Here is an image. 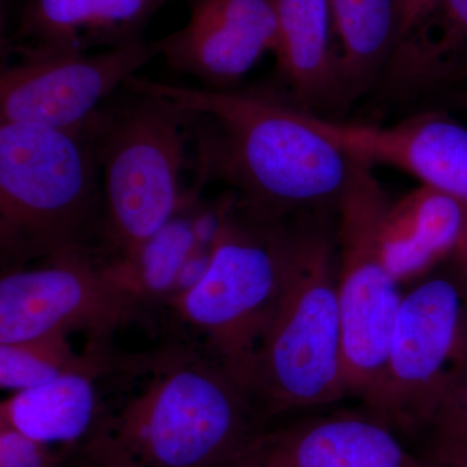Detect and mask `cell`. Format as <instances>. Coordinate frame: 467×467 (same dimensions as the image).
<instances>
[{
  "label": "cell",
  "instance_id": "6da1fadb",
  "mask_svg": "<svg viewBox=\"0 0 467 467\" xmlns=\"http://www.w3.org/2000/svg\"><path fill=\"white\" fill-rule=\"evenodd\" d=\"M125 86L186 110L198 155L193 187L220 181L236 207L263 220L337 212L361 164L310 124L285 88H192L138 75Z\"/></svg>",
  "mask_w": 467,
  "mask_h": 467
},
{
  "label": "cell",
  "instance_id": "7a4b0ae2",
  "mask_svg": "<svg viewBox=\"0 0 467 467\" xmlns=\"http://www.w3.org/2000/svg\"><path fill=\"white\" fill-rule=\"evenodd\" d=\"M143 378L109 404L75 467H243L270 429L247 382L199 346L149 356Z\"/></svg>",
  "mask_w": 467,
  "mask_h": 467
},
{
  "label": "cell",
  "instance_id": "3957f363",
  "mask_svg": "<svg viewBox=\"0 0 467 467\" xmlns=\"http://www.w3.org/2000/svg\"><path fill=\"white\" fill-rule=\"evenodd\" d=\"M247 382L269 422L348 398L337 296V212L291 218L284 288Z\"/></svg>",
  "mask_w": 467,
  "mask_h": 467
},
{
  "label": "cell",
  "instance_id": "277c9868",
  "mask_svg": "<svg viewBox=\"0 0 467 467\" xmlns=\"http://www.w3.org/2000/svg\"><path fill=\"white\" fill-rule=\"evenodd\" d=\"M103 190L88 121L75 129L0 122V259L23 266L101 245Z\"/></svg>",
  "mask_w": 467,
  "mask_h": 467
},
{
  "label": "cell",
  "instance_id": "5b68a950",
  "mask_svg": "<svg viewBox=\"0 0 467 467\" xmlns=\"http://www.w3.org/2000/svg\"><path fill=\"white\" fill-rule=\"evenodd\" d=\"M117 92L88 125L103 190L100 244L110 256L124 259L198 202L201 192L181 187L192 140L189 113L150 92L125 85Z\"/></svg>",
  "mask_w": 467,
  "mask_h": 467
},
{
  "label": "cell",
  "instance_id": "8992f818",
  "mask_svg": "<svg viewBox=\"0 0 467 467\" xmlns=\"http://www.w3.org/2000/svg\"><path fill=\"white\" fill-rule=\"evenodd\" d=\"M291 218L263 220L235 202L204 275L168 303L175 318L202 337L199 347L245 382L284 288Z\"/></svg>",
  "mask_w": 467,
  "mask_h": 467
},
{
  "label": "cell",
  "instance_id": "52a82bcc",
  "mask_svg": "<svg viewBox=\"0 0 467 467\" xmlns=\"http://www.w3.org/2000/svg\"><path fill=\"white\" fill-rule=\"evenodd\" d=\"M466 349L467 273L454 256L404 288L382 373L362 404L399 435L414 436Z\"/></svg>",
  "mask_w": 467,
  "mask_h": 467
},
{
  "label": "cell",
  "instance_id": "ba28073f",
  "mask_svg": "<svg viewBox=\"0 0 467 467\" xmlns=\"http://www.w3.org/2000/svg\"><path fill=\"white\" fill-rule=\"evenodd\" d=\"M146 310L117 282L101 245L73 248L2 269L0 344L79 333L91 348H110L119 328Z\"/></svg>",
  "mask_w": 467,
  "mask_h": 467
},
{
  "label": "cell",
  "instance_id": "9c48e42d",
  "mask_svg": "<svg viewBox=\"0 0 467 467\" xmlns=\"http://www.w3.org/2000/svg\"><path fill=\"white\" fill-rule=\"evenodd\" d=\"M373 168L361 162L337 211V296L349 396L374 389L404 288L384 264L379 223L389 202Z\"/></svg>",
  "mask_w": 467,
  "mask_h": 467
},
{
  "label": "cell",
  "instance_id": "30bf717a",
  "mask_svg": "<svg viewBox=\"0 0 467 467\" xmlns=\"http://www.w3.org/2000/svg\"><path fill=\"white\" fill-rule=\"evenodd\" d=\"M15 57L0 73V122L75 129L159 54L140 39L99 52Z\"/></svg>",
  "mask_w": 467,
  "mask_h": 467
},
{
  "label": "cell",
  "instance_id": "8fae6325",
  "mask_svg": "<svg viewBox=\"0 0 467 467\" xmlns=\"http://www.w3.org/2000/svg\"><path fill=\"white\" fill-rule=\"evenodd\" d=\"M186 26L155 41L171 69L204 88L238 86L266 52L275 54L273 0H189Z\"/></svg>",
  "mask_w": 467,
  "mask_h": 467
},
{
  "label": "cell",
  "instance_id": "7c38bea8",
  "mask_svg": "<svg viewBox=\"0 0 467 467\" xmlns=\"http://www.w3.org/2000/svg\"><path fill=\"white\" fill-rule=\"evenodd\" d=\"M306 116L356 161L398 169L467 202V126L448 113L429 110L392 126L335 121L310 109Z\"/></svg>",
  "mask_w": 467,
  "mask_h": 467
},
{
  "label": "cell",
  "instance_id": "4fadbf2b",
  "mask_svg": "<svg viewBox=\"0 0 467 467\" xmlns=\"http://www.w3.org/2000/svg\"><path fill=\"white\" fill-rule=\"evenodd\" d=\"M243 467H427L401 435L364 411L337 410L269 429Z\"/></svg>",
  "mask_w": 467,
  "mask_h": 467
},
{
  "label": "cell",
  "instance_id": "5bb4252c",
  "mask_svg": "<svg viewBox=\"0 0 467 467\" xmlns=\"http://www.w3.org/2000/svg\"><path fill=\"white\" fill-rule=\"evenodd\" d=\"M169 0H26L8 54L107 50L140 41Z\"/></svg>",
  "mask_w": 467,
  "mask_h": 467
},
{
  "label": "cell",
  "instance_id": "9a60e30c",
  "mask_svg": "<svg viewBox=\"0 0 467 467\" xmlns=\"http://www.w3.org/2000/svg\"><path fill=\"white\" fill-rule=\"evenodd\" d=\"M466 236L467 202L423 184L389 199L380 217L384 264L402 288L457 256Z\"/></svg>",
  "mask_w": 467,
  "mask_h": 467
},
{
  "label": "cell",
  "instance_id": "2e32d148",
  "mask_svg": "<svg viewBox=\"0 0 467 467\" xmlns=\"http://www.w3.org/2000/svg\"><path fill=\"white\" fill-rule=\"evenodd\" d=\"M113 374L119 373L75 371L14 392L0 404V425L73 456L91 438L106 413L109 404L100 398L99 384Z\"/></svg>",
  "mask_w": 467,
  "mask_h": 467
},
{
  "label": "cell",
  "instance_id": "e0dca14e",
  "mask_svg": "<svg viewBox=\"0 0 467 467\" xmlns=\"http://www.w3.org/2000/svg\"><path fill=\"white\" fill-rule=\"evenodd\" d=\"M276 70L285 91L304 109L337 106V61L328 0H273Z\"/></svg>",
  "mask_w": 467,
  "mask_h": 467
},
{
  "label": "cell",
  "instance_id": "ac0fdd59",
  "mask_svg": "<svg viewBox=\"0 0 467 467\" xmlns=\"http://www.w3.org/2000/svg\"><path fill=\"white\" fill-rule=\"evenodd\" d=\"M337 61V106L382 78L399 39L398 0H328Z\"/></svg>",
  "mask_w": 467,
  "mask_h": 467
},
{
  "label": "cell",
  "instance_id": "d6986e66",
  "mask_svg": "<svg viewBox=\"0 0 467 467\" xmlns=\"http://www.w3.org/2000/svg\"><path fill=\"white\" fill-rule=\"evenodd\" d=\"M467 51V0H434L425 20L396 46L383 82L393 95L430 90L436 77Z\"/></svg>",
  "mask_w": 467,
  "mask_h": 467
},
{
  "label": "cell",
  "instance_id": "ffe728a7",
  "mask_svg": "<svg viewBox=\"0 0 467 467\" xmlns=\"http://www.w3.org/2000/svg\"><path fill=\"white\" fill-rule=\"evenodd\" d=\"M196 202L178 212L130 256L112 259L117 281L146 312L153 304L173 299L183 267L198 248L193 232Z\"/></svg>",
  "mask_w": 467,
  "mask_h": 467
},
{
  "label": "cell",
  "instance_id": "44dd1931",
  "mask_svg": "<svg viewBox=\"0 0 467 467\" xmlns=\"http://www.w3.org/2000/svg\"><path fill=\"white\" fill-rule=\"evenodd\" d=\"M69 337L54 334L26 342L0 344L3 391H24L75 371L122 373L133 364L135 356L124 358L110 348L86 347L84 352L77 353Z\"/></svg>",
  "mask_w": 467,
  "mask_h": 467
},
{
  "label": "cell",
  "instance_id": "7402d4cb",
  "mask_svg": "<svg viewBox=\"0 0 467 467\" xmlns=\"http://www.w3.org/2000/svg\"><path fill=\"white\" fill-rule=\"evenodd\" d=\"M414 436L422 451L467 454V349L427 405Z\"/></svg>",
  "mask_w": 467,
  "mask_h": 467
},
{
  "label": "cell",
  "instance_id": "603a6c76",
  "mask_svg": "<svg viewBox=\"0 0 467 467\" xmlns=\"http://www.w3.org/2000/svg\"><path fill=\"white\" fill-rule=\"evenodd\" d=\"M70 456L0 425V467H60Z\"/></svg>",
  "mask_w": 467,
  "mask_h": 467
},
{
  "label": "cell",
  "instance_id": "cb8c5ba5",
  "mask_svg": "<svg viewBox=\"0 0 467 467\" xmlns=\"http://www.w3.org/2000/svg\"><path fill=\"white\" fill-rule=\"evenodd\" d=\"M398 3L399 43L425 20L431 11L434 0H398Z\"/></svg>",
  "mask_w": 467,
  "mask_h": 467
},
{
  "label": "cell",
  "instance_id": "d4e9b609",
  "mask_svg": "<svg viewBox=\"0 0 467 467\" xmlns=\"http://www.w3.org/2000/svg\"><path fill=\"white\" fill-rule=\"evenodd\" d=\"M467 86V51L436 77L430 90H442V88H456Z\"/></svg>",
  "mask_w": 467,
  "mask_h": 467
},
{
  "label": "cell",
  "instance_id": "484cf974",
  "mask_svg": "<svg viewBox=\"0 0 467 467\" xmlns=\"http://www.w3.org/2000/svg\"><path fill=\"white\" fill-rule=\"evenodd\" d=\"M427 467H467V454L422 451L418 453Z\"/></svg>",
  "mask_w": 467,
  "mask_h": 467
},
{
  "label": "cell",
  "instance_id": "4316f807",
  "mask_svg": "<svg viewBox=\"0 0 467 467\" xmlns=\"http://www.w3.org/2000/svg\"><path fill=\"white\" fill-rule=\"evenodd\" d=\"M448 103L457 109L467 110V86L451 88L448 94Z\"/></svg>",
  "mask_w": 467,
  "mask_h": 467
},
{
  "label": "cell",
  "instance_id": "83f0119b",
  "mask_svg": "<svg viewBox=\"0 0 467 467\" xmlns=\"http://www.w3.org/2000/svg\"><path fill=\"white\" fill-rule=\"evenodd\" d=\"M457 256H459L461 264H462V266L465 267L467 273V236L465 243H463L462 250L460 251V254H457Z\"/></svg>",
  "mask_w": 467,
  "mask_h": 467
}]
</instances>
